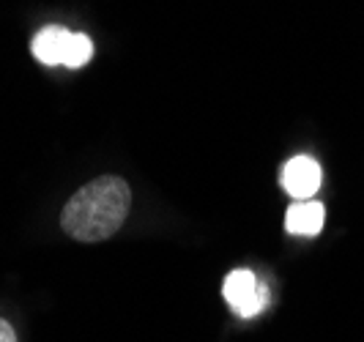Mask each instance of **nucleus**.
<instances>
[{
  "mask_svg": "<svg viewBox=\"0 0 364 342\" xmlns=\"http://www.w3.org/2000/svg\"><path fill=\"white\" fill-rule=\"evenodd\" d=\"M132 205V189L118 176H102V178L85 183L74 198L66 203L60 225L74 241L96 244L107 241L118 233Z\"/></svg>",
  "mask_w": 364,
  "mask_h": 342,
  "instance_id": "nucleus-1",
  "label": "nucleus"
},
{
  "mask_svg": "<svg viewBox=\"0 0 364 342\" xmlns=\"http://www.w3.org/2000/svg\"><path fill=\"white\" fill-rule=\"evenodd\" d=\"M0 342H17V334H14V328L6 324V321H0Z\"/></svg>",
  "mask_w": 364,
  "mask_h": 342,
  "instance_id": "nucleus-7",
  "label": "nucleus"
},
{
  "mask_svg": "<svg viewBox=\"0 0 364 342\" xmlns=\"http://www.w3.org/2000/svg\"><path fill=\"white\" fill-rule=\"evenodd\" d=\"M279 183L296 200H310L321 189V164L312 156H293L279 173Z\"/></svg>",
  "mask_w": 364,
  "mask_h": 342,
  "instance_id": "nucleus-3",
  "label": "nucleus"
},
{
  "mask_svg": "<svg viewBox=\"0 0 364 342\" xmlns=\"http://www.w3.org/2000/svg\"><path fill=\"white\" fill-rule=\"evenodd\" d=\"M91 58H93L91 38L85 36V33H72L69 44H66V55H63V66L80 69V66H85Z\"/></svg>",
  "mask_w": 364,
  "mask_h": 342,
  "instance_id": "nucleus-6",
  "label": "nucleus"
},
{
  "mask_svg": "<svg viewBox=\"0 0 364 342\" xmlns=\"http://www.w3.org/2000/svg\"><path fill=\"white\" fill-rule=\"evenodd\" d=\"M69 38H72V33L60 25H47L44 31H38L36 38H33V55L38 58V63H44V66L63 63Z\"/></svg>",
  "mask_w": 364,
  "mask_h": 342,
  "instance_id": "nucleus-5",
  "label": "nucleus"
},
{
  "mask_svg": "<svg viewBox=\"0 0 364 342\" xmlns=\"http://www.w3.org/2000/svg\"><path fill=\"white\" fill-rule=\"evenodd\" d=\"M323 219H326V211L318 200H299L288 208L285 228L293 235H318L323 228Z\"/></svg>",
  "mask_w": 364,
  "mask_h": 342,
  "instance_id": "nucleus-4",
  "label": "nucleus"
},
{
  "mask_svg": "<svg viewBox=\"0 0 364 342\" xmlns=\"http://www.w3.org/2000/svg\"><path fill=\"white\" fill-rule=\"evenodd\" d=\"M222 293H225V301L230 304V309L241 318H255L269 304V288L247 269L230 271L222 285Z\"/></svg>",
  "mask_w": 364,
  "mask_h": 342,
  "instance_id": "nucleus-2",
  "label": "nucleus"
}]
</instances>
